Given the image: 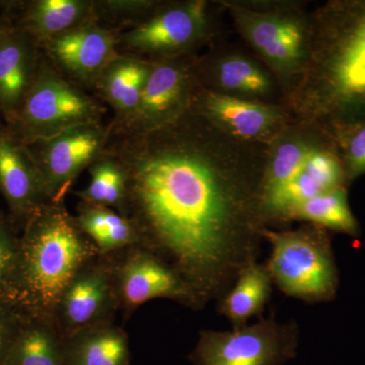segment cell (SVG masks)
I'll use <instances>...</instances> for the list:
<instances>
[{"label":"cell","mask_w":365,"mask_h":365,"mask_svg":"<svg viewBox=\"0 0 365 365\" xmlns=\"http://www.w3.org/2000/svg\"><path fill=\"white\" fill-rule=\"evenodd\" d=\"M220 129L190 108L148 133H112L105 151L127 179L124 216L140 246L162 259L202 307L220 299L256 260L261 186L227 162Z\"/></svg>","instance_id":"cell-1"},{"label":"cell","mask_w":365,"mask_h":365,"mask_svg":"<svg viewBox=\"0 0 365 365\" xmlns=\"http://www.w3.org/2000/svg\"><path fill=\"white\" fill-rule=\"evenodd\" d=\"M313 37L312 105L335 136L365 122V0L327 4Z\"/></svg>","instance_id":"cell-2"},{"label":"cell","mask_w":365,"mask_h":365,"mask_svg":"<svg viewBox=\"0 0 365 365\" xmlns=\"http://www.w3.org/2000/svg\"><path fill=\"white\" fill-rule=\"evenodd\" d=\"M98 255L66 201L44 204L21 230L11 299L28 316L53 319L62 292Z\"/></svg>","instance_id":"cell-3"},{"label":"cell","mask_w":365,"mask_h":365,"mask_svg":"<svg viewBox=\"0 0 365 365\" xmlns=\"http://www.w3.org/2000/svg\"><path fill=\"white\" fill-rule=\"evenodd\" d=\"M105 113L104 104L93 93L64 78L42 53L32 86L4 123L16 139L28 144L79 125L100 123Z\"/></svg>","instance_id":"cell-4"},{"label":"cell","mask_w":365,"mask_h":365,"mask_svg":"<svg viewBox=\"0 0 365 365\" xmlns=\"http://www.w3.org/2000/svg\"><path fill=\"white\" fill-rule=\"evenodd\" d=\"M271 245L267 267L272 282L287 297L307 302L335 299L339 285L330 235L312 225L289 232L264 227Z\"/></svg>","instance_id":"cell-5"},{"label":"cell","mask_w":365,"mask_h":365,"mask_svg":"<svg viewBox=\"0 0 365 365\" xmlns=\"http://www.w3.org/2000/svg\"><path fill=\"white\" fill-rule=\"evenodd\" d=\"M299 328L274 316L232 331L204 330L190 355L193 365H280L294 354Z\"/></svg>","instance_id":"cell-6"},{"label":"cell","mask_w":365,"mask_h":365,"mask_svg":"<svg viewBox=\"0 0 365 365\" xmlns=\"http://www.w3.org/2000/svg\"><path fill=\"white\" fill-rule=\"evenodd\" d=\"M206 28L205 2L162 4L140 25L118 34L117 52L150 63L176 58L203 39Z\"/></svg>","instance_id":"cell-7"},{"label":"cell","mask_w":365,"mask_h":365,"mask_svg":"<svg viewBox=\"0 0 365 365\" xmlns=\"http://www.w3.org/2000/svg\"><path fill=\"white\" fill-rule=\"evenodd\" d=\"M110 137L104 122L79 125L49 138L25 144L50 202H64L79 175L104 153Z\"/></svg>","instance_id":"cell-8"},{"label":"cell","mask_w":365,"mask_h":365,"mask_svg":"<svg viewBox=\"0 0 365 365\" xmlns=\"http://www.w3.org/2000/svg\"><path fill=\"white\" fill-rule=\"evenodd\" d=\"M119 312L129 319L145 302L157 299L203 309L193 290L175 269L140 245L111 254Z\"/></svg>","instance_id":"cell-9"},{"label":"cell","mask_w":365,"mask_h":365,"mask_svg":"<svg viewBox=\"0 0 365 365\" xmlns=\"http://www.w3.org/2000/svg\"><path fill=\"white\" fill-rule=\"evenodd\" d=\"M197 88L196 66L189 59L181 56L155 62L135 112L119 126L109 125L110 130L135 135L174 123L189 111Z\"/></svg>","instance_id":"cell-10"},{"label":"cell","mask_w":365,"mask_h":365,"mask_svg":"<svg viewBox=\"0 0 365 365\" xmlns=\"http://www.w3.org/2000/svg\"><path fill=\"white\" fill-rule=\"evenodd\" d=\"M119 313L111 255H100L83 266L67 285L53 319L61 335L86 327L113 323Z\"/></svg>","instance_id":"cell-11"},{"label":"cell","mask_w":365,"mask_h":365,"mask_svg":"<svg viewBox=\"0 0 365 365\" xmlns=\"http://www.w3.org/2000/svg\"><path fill=\"white\" fill-rule=\"evenodd\" d=\"M117 34L91 21L43 43L40 50L67 79L93 91L101 74L119 57Z\"/></svg>","instance_id":"cell-12"},{"label":"cell","mask_w":365,"mask_h":365,"mask_svg":"<svg viewBox=\"0 0 365 365\" xmlns=\"http://www.w3.org/2000/svg\"><path fill=\"white\" fill-rule=\"evenodd\" d=\"M0 195L9 208V218L19 232L44 204L42 180L25 144L13 135L0 117Z\"/></svg>","instance_id":"cell-13"},{"label":"cell","mask_w":365,"mask_h":365,"mask_svg":"<svg viewBox=\"0 0 365 365\" xmlns=\"http://www.w3.org/2000/svg\"><path fill=\"white\" fill-rule=\"evenodd\" d=\"M348 184L336 139L316 145L302 170L279 191L261 202L264 217L290 218L295 208L314 197Z\"/></svg>","instance_id":"cell-14"},{"label":"cell","mask_w":365,"mask_h":365,"mask_svg":"<svg viewBox=\"0 0 365 365\" xmlns=\"http://www.w3.org/2000/svg\"><path fill=\"white\" fill-rule=\"evenodd\" d=\"M39 45L0 14V116L6 120L21 105L38 68Z\"/></svg>","instance_id":"cell-15"},{"label":"cell","mask_w":365,"mask_h":365,"mask_svg":"<svg viewBox=\"0 0 365 365\" xmlns=\"http://www.w3.org/2000/svg\"><path fill=\"white\" fill-rule=\"evenodd\" d=\"M0 14L39 47L61 34L93 21V0H6Z\"/></svg>","instance_id":"cell-16"},{"label":"cell","mask_w":365,"mask_h":365,"mask_svg":"<svg viewBox=\"0 0 365 365\" xmlns=\"http://www.w3.org/2000/svg\"><path fill=\"white\" fill-rule=\"evenodd\" d=\"M239 21L255 49L277 68H294L304 58L306 36L299 21L253 13L240 14Z\"/></svg>","instance_id":"cell-17"},{"label":"cell","mask_w":365,"mask_h":365,"mask_svg":"<svg viewBox=\"0 0 365 365\" xmlns=\"http://www.w3.org/2000/svg\"><path fill=\"white\" fill-rule=\"evenodd\" d=\"M191 109L207 118L220 130L241 138L263 135L275 125L277 113L267 106L255 104L205 88H197Z\"/></svg>","instance_id":"cell-18"},{"label":"cell","mask_w":365,"mask_h":365,"mask_svg":"<svg viewBox=\"0 0 365 365\" xmlns=\"http://www.w3.org/2000/svg\"><path fill=\"white\" fill-rule=\"evenodd\" d=\"M153 63L119 56L101 74L93 96L114 112L110 126L123 124L135 112Z\"/></svg>","instance_id":"cell-19"},{"label":"cell","mask_w":365,"mask_h":365,"mask_svg":"<svg viewBox=\"0 0 365 365\" xmlns=\"http://www.w3.org/2000/svg\"><path fill=\"white\" fill-rule=\"evenodd\" d=\"M63 365H130L129 337L113 323L86 327L64 336Z\"/></svg>","instance_id":"cell-20"},{"label":"cell","mask_w":365,"mask_h":365,"mask_svg":"<svg viewBox=\"0 0 365 365\" xmlns=\"http://www.w3.org/2000/svg\"><path fill=\"white\" fill-rule=\"evenodd\" d=\"M272 279L266 265L256 260L242 269L227 294L218 304V313L232 323V328L247 325V322L263 313L272 292Z\"/></svg>","instance_id":"cell-21"},{"label":"cell","mask_w":365,"mask_h":365,"mask_svg":"<svg viewBox=\"0 0 365 365\" xmlns=\"http://www.w3.org/2000/svg\"><path fill=\"white\" fill-rule=\"evenodd\" d=\"M74 217L100 255L117 253L140 244L138 232L130 218L114 209L79 201Z\"/></svg>","instance_id":"cell-22"},{"label":"cell","mask_w":365,"mask_h":365,"mask_svg":"<svg viewBox=\"0 0 365 365\" xmlns=\"http://www.w3.org/2000/svg\"><path fill=\"white\" fill-rule=\"evenodd\" d=\"M62 346L54 319L29 316L4 365H63Z\"/></svg>","instance_id":"cell-23"},{"label":"cell","mask_w":365,"mask_h":365,"mask_svg":"<svg viewBox=\"0 0 365 365\" xmlns=\"http://www.w3.org/2000/svg\"><path fill=\"white\" fill-rule=\"evenodd\" d=\"M90 184L74 192L79 201L114 209L124 215L127 198L126 175L119 162L109 153L103 155L88 168Z\"/></svg>","instance_id":"cell-24"},{"label":"cell","mask_w":365,"mask_h":365,"mask_svg":"<svg viewBox=\"0 0 365 365\" xmlns=\"http://www.w3.org/2000/svg\"><path fill=\"white\" fill-rule=\"evenodd\" d=\"M290 218L307 220L317 227L357 237L359 222L348 203L346 187L314 197L294 209Z\"/></svg>","instance_id":"cell-25"},{"label":"cell","mask_w":365,"mask_h":365,"mask_svg":"<svg viewBox=\"0 0 365 365\" xmlns=\"http://www.w3.org/2000/svg\"><path fill=\"white\" fill-rule=\"evenodd\" d=\"M317 144L302 140L281 143L274 151L261 182V202L292 181L306 163Z\"/></svg>","instance_id":"cell-26"},{"label":"cell","mask_w":365,"mask_h":365,"mask_svg":"<svg viewBox=\"0 0 365 365\" xmlns=\"http://www.w3.org/2000/svg\"><path fill=\"white\" fill-rule=\"evenodd\" d=\"M160 6L153 0H93V23L118 35L140 25Z\"/></svg>","instance_id":"cell-27"},{"label":"cell","mask_w":365,"mask_h":365,"mask_svg":"<svg viewBox=\"0 0 365 365\" xmlns=\"http://www.w3.org/2000/svg\"><path fill=\"white\" fill-rule=\"evenodd\" d=\"M213 76L223 90L260 95L267 93L271 83L265 72L256 64L242 57H228L220 60L215 67Z\"/></svg>","instance_id":"cell-28"},{"label":"cell","mask_w":365,"mask_h":365,"mask_svg":"<svg viewBox=\"0 0 365 365\" xmlns=\"http://www.w3.org/2000/svg\"><path fill=\"white\" fill-rule=\"evenodd\" d=\"M20 232L7 213L0 210V297L11 299L18 265Z\"/></svg>","instance_id":"cell-29"},{"label":"cell","mask_w":365,"mask_h":365,"mask_svg":"<svg viewBox=\"0 0 365 365\" xmlns=\"http://www.w3.org/2000/svg\"><path fill=\"white\" fill-rule=\"evenodd\" d=\"M347 182L365 174V122L352 125L335 135Z\"/></svg>","instance_id":"cell-30"},{"label":"cell","mask_w":365,"mask_h":365,"mask_svg":"<svg viewBox=\"0 0 365 365\" xmlns=\"http://www.w3.org/2000/svg\"><path fill=\"white\" fill-rule=\"evenodd\" d=\"M28 317L14 300L0 297V365H4Z\"/></svg>","instance_id":"cell-31"},{"label":"cell","mask_w":365,"mask_h":365,"mask_svg":"<svg viewBox=\"0 0 365 365\" xmlns=\"http://www.w3.org/2000/svg\"><path fill=\"white\" fill-rule=\"evenodd\" d=\"M0 117H1V116H0Z\"/></svg>","instance_id":"cell-32"}]
</instances>
